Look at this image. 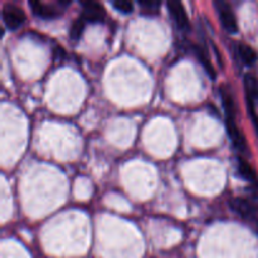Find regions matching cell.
I'll list each match as a JSON object with an SVG mask.
<instances>
[{"instance_id":"obj_1","label":"cell","mask_w":258,"mask_h":258,"mask_svg":"<svg viewBox=\"0 0 258 258\" xmlns=\"http://www.w3.org/2000/svg\"><path fill=\"white\" fill-rule=\"evenodd\" d=\"M213 4L214 7H216L219 20H221L224 29L229 33L238 32V23H237V18L236 15H234L233 10H232L231 5H229L228 3L223 2V0H216Z\"/></svg>"},{"instance_id":"obj_2","label":"cell","mask_w":258,"mask_h":258,"mask_svg":"<svg viewBox=\"0 0 258 258\" xmlns=\"http://www.w3.org/2000/svg\"><path fill=\"white\" fill-rule=\"evenodd\" d=\"M3 22L9 30H15L24 24L25 13L22 8L14 4H5L3 8Z\"/></svg>"},{"instance_id":"obj_3","label":"cell","mask_w":258,"mask_h":258,"mask_svg":"<svg viewBox=\"0 0 258 258\" xmlns=\"http://www.w3.org/2000/svg\"><path fill=\"white\" fill-rule=\"evenodd\" d=\"M226 127L228 131V135L231 138L233 146L241 153L247 154L248 153V144H247V139L244 134L239 130V127L236 123V118H226Z\"/></svg>"},{"instance_id":"obj_4","label":"cell","mask_w":258,"mask_h":258,"mask_svg":"<svg viewBox=\"0 0 258 258\" xmlns=\"http://www.w3.org/2000/svg\"><path fill=\"white\" fill-rule=\"evenodd\" d=\"M83 7L81 17L87 23H102L106 18V10L100 3L96 2H82Z\"/></svg>"},{"instance_id":"obj_5","label":"cell","mask_w":258,"mask_h":258,"mask_svg":"<svg viewBox=\"0 0 258 258\" xmlns=\"http://www.w3.org/2000/svg\"><path fill=\"white\" fill-rule=\"evenodd\" d=\"M229 206H231V208L237 214H239V216L246 219L253 218L257 213V207L254 204V202L246 198H241V197L231 199L229 201Z\"/></svg>"},{"instance_id":"obj_6","label":"cell","mask_w":258,"mask_h":258,"mask_svg":"<svg viewBox=\"0 0 258 258\" xmlns=\"http://www.w3.org/2000/svg\"><path fill=\"white\" fill-rule=\"evenodd\" d=\"M166 7H168L169 13L173 17L174 22L178 25L179 29L188 30L190 28L186 10L180 2H168L166 3Z\"/></svg>"},{"instance_id":"obj_7","label":"cell","mask_w":258,"mask_h":258,"mask_svg":"<svg viewBox=\"0 0 258 258\" xmlns=\"http://www.w3.org/2000/svg\"><path fill=\"white\" fill-rule=\"evenodd\" d=\"M29 7L32 8L33 14H35L39 18H43V19H54V18H58L62 14V12L58 8L45 4V3L37 2V0H30Z\"/></svg>"},{"instance_id":"obj_8","label":"cell","mask_w":258,"mask_h":258,"mask_svg":"<svg viewBox=\"0 0 258 258\" xmlns=\"http://www.w3.org/2000/svg\"><path fill=\"white\" fill-rule=\"evenodd\" d=\"M193 49H194V54H196L197 59L199 60V63L202 64V67L206 70V72L208 73V76L212 78V80H216L217 71H216V68H214L213 63H212L211 57H209V54L207 53L206 48H203L202 45L196 44V45H193Z\"/></svg>"},{"instance_id":"obj_9","label":"cell","mask_w":258,"mask_h":258,"mask_svg":"<svg viewBox=\"0 0 258 258\" xmlns=\"http://www.w3.org/2000/svg\"><path fill=\"white\" fill-rule=\"evenodd\" d=\"M219 90H221V96L222 101H223V107L224 111H226V116L229 118H236L237 107L231 90H229V87L227 85H222L219 87Z\"/></svg>"},{"instance_id":"obj_10","label":"cell","mask_w":258,"mask_h":258,"mask_svg":"<svg viewBox=\"0 0 258 258\" xmlns=\"http://www.w3.org/2000/svg\"><path fill=\"white\" fill-rule=\"evenodd\" d=\"M237 161H238V171L242 178L246 179L251 184H254V185L258 186V175L256 170L251 166V164L246 159L241 158V156L237 158Z\"/></svg>"},{"instance_id":"obj_11","label":"cell","mask_w":258,"mask_h":258,"mask_svg":"<svg viewBox=\"0 0 258 258\" xmlns=\"http://www.w3.org/2000/svg\"><path fill=\"white\" fill-rule=\"evenodd\" d=\"M238 53L241 55L242 60L244 64L247 66H253L256 64L258 59V54L256 50L251 47V45L246 44V43H239L238 44Z\"/></svg>"},{"instance_id":"obj_12","label":"cell","mask_w":258,"mask_h":258,"mask_svg":"<svg viewBox=\"0 0 258 258\" xmlns=\"http://www.w3.org/2000/svg\"><path fill=\"white\" fill-rule=\"evenodd\" d=\"M244 88H246V97L251 98L254 102L258 101V78L256 76L247 73L244 76Z\"/></svg>"},{"instance_id":"obj_13","label":"cell","mask_w":258,"mask_h":258,"mask_svg":"<svg viewBox=\"0 0 258 258\" xmlns=\"http://www.w3.org/2000/svg\"><path fill=\"white\" fill-rule=\"evenodd\" d=\"M86 20L83 19L82 17H78L77 19L75 20V22L72 23V25H71L70 28V37L71 39L75 40V42H77L78 39L81 38V35L83 34V30H85V27H86Z\"/></svg>"},{"instance_id":"obj_14","label":"cell","mask_w":258,"mask_h":258,"mask_svg":"<svg viewBox=\"0 0 258 258\" xmlns=\"http://www.w3.org/2000/svg\"><path fill=\"white\" fill-rule=\"evenodd\" d=\"M139 5L141 7V12L148 15H155L159 13L160 8V2H139Z\"/></svg>"},{"instance_id":"obj_15","label":"cell","mask_w":258,"mask_h":258,"mask_svg":"<svg viewBox=\"0 0 258 258\" xmlns=\"http://www.w3.org/2000/svg\"><path fill=\"white\" fill-rule=\"evenodd\" d=\"M247 108H248V115L251 117L253 127L258 135V113L256 111V102L253 100H251V98H247Z\"/></svg>"},{"instance_id":"obj_16","label":"cell","mask_w":258,"mask_h":258,"mask_svg":"<svg viewBox=\"0 0 258 258\" xmlns=\"http://www.w3.org/2000/svg\"><path fill=\"white\" fill-rule=\"evenodd\" d=\"M112 5L123 14H130L134 12V4L127 0H116V2H112Z\"/></svg>"},{"instance_id":"obj_17","label":"cell","mask_w":258,"mask_h":258,"mask_svg":"<svg viewBox=\"0 0 258 258\" xmlns=\"http://www.w3.org/2000/svg\"><path fill=\"white\" fill-rule=\"evenodd\" d=\"M214 52H216V55H217V58H218V62H219V64H221V66H223V57H222V55H221V53H219V49H218V48L216 47V45H214Z\"/></svg>"}]
</instances>
